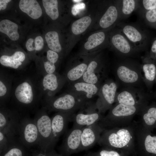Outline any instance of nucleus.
<instances>
[{"mask_svg":"<svg viewBox=\"0 0 156 156\" xmlns=\"http://www.w3.org/2000/svg\"><path fill=\"white\" fill-rule=\"evenodd\" d=\"M22 117L16 110L7 106H0V131L10 138L18 136Z\"/></svg>","mask_w":156,"mask_h":156,"instance_id":"6e6552de","label":"nucleus"},{"mask_svg":"<svg viewBox=\"0 0 156 156\" xmlns=\"http://www.w3.org/2000/svg\"><path fill=\"white\" fill-rule=\"evenodd\" d=\"M46 155L47 156H62L61 154L57 153L54 149L47 151Z\"/></svg>","mask_w":156,"mask_h":156,"instance_id":"a19ab883","label":"nucleus"},{"mask_svg":"<svg viewBox=\"0 0 156 156\" xmlns=\"http://www.w3.org/2000/svg\"><path fill=\"white\" fill-rule=\"evenodd\" d=\"M25 72L22 71V74L14 76L10 101V107L23 116L35 113L43 97L40 86L41 76L36 72L33 74Z\"/></svg>","mask_w":156,"mask_h":156,"instance_id":"f257e3e1","label":"nucleus"},{"mask_svg":"<svg viewBox=\"0 0 156 156\" xmlns=\"http://www.w3.org/2000/svg\"><path fill=\"white\" fill-rule=\"evenodd\" d=\"M18 28L16 24L9 20L4 19L0 21V32L6 34L12 40L16 41L19 38Z\"/></svg>","mask_w":156,"mask_h":156,"instance_id":"bb28decb","label":"nucleus"},{"mask_svg":"<svg viewBox=\"0 0 156 156\" xmlns=\"http://www.w3.org/2000/svg\"><path fill=\"white\" fill-rule=\"evenodd\" d=\"M96 9L94 12L84 15L71 22L66 40L68 54L76 43L87 32L91 30L94 22Z\"/></svg>","mask_w":156,"mask_h":156,"instance_id":"423d86ee","label":"nucleus"},{"mask_svg":"<svg viewBox=\"0 0 156 156\" xmlns=\"http://www.w3.org/2000/svg\"><path fill=\"white\" fill-rule=\"evenodd\" d=\"M109 40L110 47L122 54H129L137 51L119 28L114 27L111 30Z\"/></svg>","mask_w":156,"mask_h":156,"instance_id":"2eb2a0df","label":"nucleus"},{"mask_svg":"<svg viewBox=\"0 0 156 156\" xmlns=\"http://www.w3.org/2000/svg\"><path fill=\"white\" fill-rule=\"evenodd\" d=\"M140 120V125L147 131L151 132L156 128V107L148 108L142 114Z\"/></svg>","mask_w":156,"mask_h":156,"instance_id":"c85d7f7f","label":"nucleus"},{"mask_svg":"<svg viewBox=\"0 0 156 156\" xmlns=\"http://www.w3.org/2000/svg\"><path fill=\"white\" fill-rule=\"evenodd\" d=\"M101 59L99 55L92 56L87 68L81 81L95 85L98 83L99 77L98 71L101 64Z\"/></svg>","mask_w":156,"mask_h":156,"instance_id":"4be33fe9","label":"nucleus"},{"mask_svg":"<svg viewBox=\"0 0 156 156\" xmlns=\"http://www.w3.org/2000/svg\"><path fill=\"white\" fill-rule=\"evenodd\" d=\"M116 25L137 50L143 49L146 41L143 30L132 24L118 23Z\"/></svg>","mask_w":156,"mask_h":156,"instance_id":"ddd939ff","label":"nucleus"},{"mask_svg":"<svg viewBox=\"0 0 156 156\" xmlns=\"http://www.w3.org/2000/svg\"><path fill=\"white\" fill-rule=\"evenodd\" d=\"M119 20L118 0L101 1L96 9L95 21L92 29H112L117 25Z\"/></svg>","mask_w":156,"mask_h":156,"instance_id":"7ed1b4c3","label":"nucleus"},{"mask_svg":"<svg viewBox=\"0 0 156 156\" xmlns=\"http://www.w3.org/2000/svg\"><path fill=\"white\" fill-rule=\"evenodd\" d=\"M117 100L119 104L129 106H135L136 102L132 95L128 91L121 92L118 96Z\"/></svg>","mask_w":156,"mask_h":156,"instance_id":"473e14b6","label":"nucleus"},{"mask_svg":"<svg viewBox=\"0 0 156 156\" xmlns=\"http://www.w3.org/2000/svg\"><path fill=\"white\" fill-rule=\"evenodd\" d=\"M84 127L73 126L67 133L62 143L59 148L62 156H70L79 152L81 146V135Z\"/></svg>","mask_w":156,"mask_h":156,"instance_id":"f8f14e48","label":"nucleus"},{"mask_svg":"<svg viewBox=\"0 0 156 156\" xmlns=\"http://www.w3.org/2000/svg\"><path fill=\"white\" fill-rule=\"evenodd\" d=\"M87 103L84 97L69 92L57 96H54L42 102V107L48 112H74L81 109Z\"/></svg>","mask_w":156,"mask_h":156,"instance_id":"20e7f679","label":"nucleus"},{"mask_svg":"<svg viewBox=\"0 0 156 156\" xmlns=\"http://www.w3.org/2000/svg\"><path fill=\"white\" fill-rule=\"evenodd\" d=\"M142 69L146 79L150 81L154 79L156 74V68L155 65L153 64H144Z\"/></svg>","mask_w":156,"mask_h":156,"instance_id":"72a5a7b5","label":"nucleus"},{"mask_svg":"<svg viewBox=\"0 0 156 156\" xmlns=\"http://www.w3.org/2000/svg\"><path fill=\"white\" fill-rule=\"evenodd\" d=\"M46 109L42 107L35 113L34 119L37 126L39 137L38 147L47 151L54 149L58 141L53 134L51 118Z\"/></svg>","mask_w":156,"mask_h":156,"instance_id":"39448f33","label":"nucleus"},{"mask_svg":"<svg viewBox=\"0 0 156 156\" xmlns=\"http://www.w3.org/2000/svg\"><path fill=\"white\" fill-rule=\"evenodd\" d=\"M34 40L32 38H29L27 41L25 46L27 50L29 52H33L35 51V48L33 45Z\"/></svg>","mask_w":156,"mask_h":156,"instance_id":"ea45409f","label":"nucleus"},{"mask_svg":"<svg viewBox=\"0 0 156 156\" xmlns=\"http://www.w3.org/2000/svg\"><path fill=\"white\" fill-rule=\"evenodd\" d=\"M135 125L104 129L97 143L103 147L120 151L128 156L137 155L134 143Z\"/></svg>","mask_w":156,"mask_h":156,"instance_id":"f03ea898","label":"nucleus"},{"mask_svg":"<svg viewBox=\"0 0 156 156\" xmlns=\"http://www.w3.org/2000/svg\"><path fill=\"white\" fill-rule=\"evenodd\" d=\"M140 1L135 0H118L120 20L127 18L140 5Z\"/></svg>","mask_w":156,"mask_h":156,"instance_id":"cd10ccee","label":"nucleus"},{"mask_svg":"<svg viewBox=\"0 0 156 156\" xmlns=\"http://www.w3.org/2000/svg\"><path fill=\"white\" fill-rule=\"evenodd\" d=\"M117 74L121 81L126 83L135 82L138 78L136 72L123 65L120 66L118 68Z\"/></svg>","mask_w":156,"mask_h":156,"instance_id":"c756f323","label":"nucleus"},{"mask_svg":"<svg viewBox=\"0 0 156 156\" xmlns=\"http://www.w3.org/2000/svg\"><path fill=\"white\" fill-rule=\"evenodd\" d=\"M45 38L49 49L56 52L60 56L63 55V53L66 55L60 43L59 35L57 31H51L48 32L46 34Z\"/></svg>","mask_w":156,"mask_h":156,"instance_id":"a878e982","label":"nucleus"},{"mask_svg":"<svg viewBox=\"0 0 156 156\" xmlns=\"http://www.w3.org/2000/svg\"><path fill=\"white\" fill-rule=\"evenodd\" d=\"M74 112H57L51 118L53 133L57 140L65 132L68 122L72 121Z\"/></svg>","mask_w":156,"mask_h":156,"instance_id":"a211bd4d","label":"nucleus"},{"mask_svg":"<svg viewBox=\"0 0 156 156\" xmlns=\"http://www.w3.org/2000/svg\"><path fill=\"white\" fill-rule=\"evenodd\" d=\"M26 57L24 52L17 51L11 54L1 55L0 63L3 66L22 71L24 70Z\"/></svg>","mask_w":156,"mask_h":156,"instance_id":"aec40b11","label":"nucleus"},{"mask_svg":"<svg viewBox=\"0 0 156 156\" xmlns=\"http://www.w3.org/2000/svg\"><path fill=\"white\" fill-rule=\"evenodd\" d=\"M104 130L98 122L84 126L81 135L79 152L88 149L98 143Z\"/></svg>","mask_w":156,"mask_h":156,"instance_id":"dca6fc26","label":"nucleus"},{"mask_svg":"<svg viewBox=\"0 0 156 156\" xmlns=\"http://www.w3.org/2000/svg\"><path fill=\"white\" fill-rule=\"evenodd\" d=\"M141 3L143 8L147 11L156 9V0H143Z\"/></svg>","mask_w":156,"mask_h":156,"instance_id":"c9c22d12","label":"nucleus"},{"mask_svg":"<svg viewBox=\"0 0 156 156\" xmlns=\"http://www.w3.org/2000/svg\"><path fill=\"white\" fill-rule=\"evenodd\" d=\"M0 155V156H31L29 149L16 137L12 139L7 148Z\"/></svg>","mask_w":156,"mask_h":156,"instance_id":"b1692460","label":"nucleus"},{"mask_svg":"<svg viewBox=\"0 0 156 156\" xmlns=\"http://www.w3.org/2000/svg\"><path fill=\"white\" fill-rule=\"evenodd\" d=\"M14 138L8 137L3 132L0 131V154L7 148L10 141Z\"/></svg>","mask_w":156,"mask_h":156,"instance_id":"f704fd0d","label":"nucleus"},{"mask_svg":"<svg viewBox=\"0 0 156 156\" xmlns=\"http://www.w3.org/2000/svg\"><path fill=\"white\" fill-rule=\"evenodd\" d=\"M151 51L153 52L156 53V40L153 42L151 48Z\"/></svg>","mask_w":156,"mask_h":156,"instance_id":"37998d69","label":"nucleus"},{"mask_svg":"<svg viewBox=\"0 0 156 156\" xmlns=\"http://www.w3.org/2000/svg\"><path fill=\"white\" fill-rule=\"evenodd\" d=\"M117 89L116 84L114 82L103 85L101 88L102 98L95 104L97 109L101 113L110 107L114 102Z\"/></svg>","mask_w":156,"mask_h":156,"instance_id":"412c9836","label":"nucleus"},{"mask_svg":"<svg viewBox=\"0 0 156 156\" xmlns=\"http://www.w3.org/2000/svg\"><path fill=\"white\" fill-rule=\"evenodd\" d=\"M11 1L10 0H0V10H5L6 8L7 3Z\"/></svg>","mask_w":156,"mask_h":156,"instance_id":"79ce46f5","label":"nucleus"},{"mask_svg":"<svg viewBox=\"0 0 156 156\" xmlns=\"http://www.w3.org/2000/svg\"><path fill=\"white\" fill-rule=\"evenodd\" d=\"M66 81L64 75L56 72L41 76L40 86L43 96L41 103L54 96Z\"/></svg>","mask_w":156,"mask_h":156,"instance_id":"9b49d317","label":"nucleus"},{"mask_svg":"<svg viewBox=\"0 0 156 156\" xmlns=\"http://www.w3.org/2000/svg\"><path fill=\"white\" fill-rule=\"evenodd\" d=\"M42 2L47 15L53 21L57 20L60 16L58 1L43 0Z\"/></svg>","mask_w":156,"mask_h":156,"instance_id":"7c9ffc66","label":"nucleus"},{"mask_svg":"<svg viewBox=\"0 0 156 156\" xmlns=\"http://www.w3.org/2000/svg\"><path fill=\"white\" fill-rule=\"evenodd\" d=\"M135 146L138 156H156V135H153L141 125H135Z\"/></svg>","mask_w":156,"mask_h":156,"instance_id":"1a4fd4ad","label":"nucleus"},{"mask_svg":"<svg viewBox=\"0 0 156 156\" xmlns=\"http://www.w3.org/2000/svg\"><path fill=\"white\" fill-rule=\"evenodd\" d=\"M18 138L28 149L38 146L39 137L38 128L34 118L29 116H23L21 120Z\"/></svg>","mask_w":156,"mask_h":156,"instance_id":"9d476101","label":"nucleus"},{"mask_svg":"<svg viewBox=\"0 0 156 156\" xmlns=\"http://www.w3.org/2000/svg\"><path fill=\"white\" fill-rule=\"evenodd\" d=\"M35 51H39L43 48L44 46V40L40 36H36L34 40Z\"/></svg>","mask_w":156,"mask_h":156,"instance_id":"4c0bfd02","label":"nucleus"},{"mask_svg":"<svg viewBox=\"0 0 156 156\" xmlns=\"http://www.w3.org/2000/svg\"><path fill=\"white\" fill-rule=\"evenodd\" d=\"M145 18L148 22H156V9L147 11L145 13Z\"/></svg>","mask_w":156,"mask_h":156,"instance_id":"e433bc0d","label":"nucleus"},{"mask_svg":"<svg viewBox=\"0 0 156 156\" xmlns=\"http://www.w3.org/2000/svg\"><path fill=\"white\" fill-rule=\"evenodd\" d=\"M96 109L95 105H91L83 110L85 113L81 111L74 114L72 120L73 125L84 127L99 122L103 117L100 112L96 110Z\"/></svg>","mask_w":156,"mask_h":156,"instance_id":"f3484780","label":"nucleus"},{"mask_svg":"<svg viewBox=\"0 0 156 156\" xmlns=\"http://www.w3.org/2000/svg\"><path fill=\"white\" fill-rule=\"evenodd\" d=\"M85 156H128L125 154L117 150L103 147L95 152H90Z\"/></svg>","mask_w":156,"mask_h":156,"instance_id":"2f4dec72","label":"nucleus"},{"mask_svg":"<svg viewBox=\"0 0 156 156\" xmlns=\"http://www.w3.org/2000/svg\"><path fill=\"white\" fill-rule=\"evenodd\" d=\"M19 7L21 11L34 19L39 18L42 14L41 7L36 0H21Z\"/></svg>","mask_w":156,"mask_h":156,"instance_id":"393cba45","label":"nucleus"},{"mask_svg":"<svg viewBox=\"0 0 156 156\" xmlns=\"http://www.w3.org/2000/svg\"><path fill=\"white\" fill-rule=\"evenodd\" d=\"M111 30H96L86 36L81 43L77 55H93L101 50L110 47L109 35Z\"/></svg>","mask_w":156,"mask_h":156,"instance_id":"0eeeda50","label":"nucleus"},{"mask_svg":"<svg viewBox=\"0 0 156 156\" xmlns=\"http://www.w3.org/2000/svg\"><path fill=\"white\" fill-rule=\"evenodd\" d=\"M70 92L83 96L87 101L92 98L98 91L96 85L82 81H78L72 84Z\"/></svg>","mask_w":156,"mask_h":156,"instance_id":"5701e85b","label":"nucleus"},{"mask_svg":"<svg viewBox=\"0 0 156 156\" xmlns=\"http://www.w3.org/2000/svg\"><path fill=\"white\" fill-rule=\"evenodd\" d=\"M92 56L77 55L73 58V62L64 75L66 81L74 82L80 81L86 71Z\"/></svg>","mask_w":156,"mask_h":156,"instance_id":"4468645a","label":"nucleus"},{"mask_svg":"<svg viewBox=\"0 0 156 156\" xmlns=\"http://www.w3.org/2000/svg\"><path fill=\"white\" fill-rule=\"evenodd\" d=\"M14 76L7 70H0V106H6L10 101Z\"/></svg>","mask_w":156,"mask_h":156,"instance_id":"6ab92c4d","label":"nucleus"},{"mask_svg":"<svg viewBox=\"0 0 156 156\" xmlns=\"http://www.w3.org/2000/svg\"><path fill=\"white\" fill-rule=\"evenodd\" d=\"M36 148L29 149L31 156H47L46 152L37 147Z\"/></svg>","mask_w":156,"mask_h":156,"instance_id":"58836bf2","label":"nucleus"}]
</instances>
